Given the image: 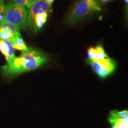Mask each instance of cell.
I'll return each instance as SVG.
<instances>
[{
    "instance_id": "7",
    "label": "cell",
    "mask_w": 128,
    "mask_h": 128,
    "mask_svg": "<svg viewBox=\"0 0 128 128\" xmlns=\"http://www.w3.org/2000/svg\"><path fill=\"white\" fill-rule=\"evenodd\" d=\"M108 120L110 124H114L117 128H128V116L124 118L119 117L117 110L110 112Z\"/></svg>"
},
{
    "instance_id": "12",
    "label": "cell",
    "mask_w": 128,
    "mask_h": 128,
    "mask_svg": "<svg viewBox=\"0 0 128 128\" xmlns=\"http://www.w3.org/2000/svg\"><path fill=\"white\" fill-rule=\"evenodd\" d=\"M14 37L8 32L0 30V40L12 41Z\"/></svg>"
},
{
    "instance_id": "2",
    "label": "cell",
    "mask_w": 128,
    "mask_h": 128,
    "mask_svg": "<svg viewBox=\"0 0 128 128\" xmlns=\"http://www.w3.org/2000/svg\"><path fill=\"white\" fill-rule=\"evenodd\" d=\"M101 10L97 0H79L68 14L66 22L70 24L78 23Z\"/></svg>"
},
{
    "instance_id": "18",
    "label": "cell",
    "mask_w": 128,
    "mask_h": 128,
    "mask_svg": "<svg viewBox=\"0 0 128 128\" xmlns=\"http://www.w3.org/2000/svg\"><path fill=\"white\" fill-rule=\"evenodd\" d=\"M4 0H0V6L4 4Z\"/></svg>"
},
{
    "instance_id": "1",
    "label": "cell",
    "mask_w": 128,
    "mask_h": 128,
    "mask_svg": "<svg viewBox=\"0 0 128 128\" xmlns=\"http://www.w3.org/2000/svg\"><path fill=\"white\" fill-rule=\"evenodd\" d=\"M48 61L46 55L32 48L22 52L19 56L15 58L1 67L4 75L12 76L14 75L37 68Z\"/></svg>"
},
{
    "instance_id": "17",
    "label": "cell",
    "mask_w": 128,
    "mask_h": 128,
    "mask_svg": "<svg viewBox=\"0 0 128 128\" xmlns=\"http://www.w3.org/2000/svg\"><path fill=\"white\" fill-rule=\"evenodd\" d=\"M101 2H102V4H106L108 2H109L111 0H100Z\"/></svg>"
},
{
    "instance_id": "10",
    "label": "cell",
    "mask_w": 128,
    "mask_h": 128,
    "mask_svg": "<svg viewBox=\"0 0 128 128\" xmlns=\"http://www.w3.org/2000/svg\"><path fill=\"white\" fill-rule=\"evenodd\" d=\"M11 42L13 45L14 49L17 50L24 52L28 50L29 48L26 45L25 41H24L23 38L21 37V35L14 37Z\"/></svg>"
},
{
    "instance_id": "5",
    "label": "cell",
    "mask_w": 128,
    "mask_h": 128,
    "mask_svg": "<svg viewBox=\"0 0 128 128\" xmlns=\"http://www.w3.org/2000/svg\"><path fill=\"white\" fill-rule=\"evenodd\" d=\"M52 5L49 4L46 0H37L28 12L26 26L30 28L35 16L43 12L50 13Z\"/></svg>"
},
{
    "instance_id": "15",
    "label": "cell",
    "mask_w": 128,
    "mask_h": 128,
    "mask_svg": "<svg viewBox=\"0 0 128 128\" xmlns=\"http://www.w3.org/2000/svg\"><path fill=\"white\" fill-rule=\"evenodd\" d=\"M5 10V6L4 4L0 6V23L4 18Z\"/></svg>"
},
{
    "instance_id": "8",
    "label": "cell",
    "mask_w": 128,
    "mask_h": 128,
    "mask_svg": "<svg viewBox=\"0 0 128 128\" xmlns=\"http://www.w3.org/2000/svg\"><path fill=\"white\" fill-rule=\"evenodd\" d=\"M48 12H43L38 14L36 15L33 20L32 24L30 28L32 29L34 32H37L39 31L44 24L46 23L48 16Z\"/></svg>"
},
{
    "instance_id": "16",
    "label": "cell",
    "mask_w": 128,
    "mask_h": 128,
    "mask_svg": "<svg viewBox=\"0 0 128 128\" xmlns=\"http://www.w3.org/2000/svg\"><path fill=\"white\" fill-rule=\"evenodd\" d=\"M27 0L26 7L28 9H30L32 5L36 2L37 0Z\"/></svg>"
},
{
    "instance_id": "3",
    "label": "cell",
    "mask_w": 128,
    "mask_h": 128,
    "mask_svg": "<svg viewBox=\"0 0 128 128\" xmlns=\"http://www.w3.org/2000/svg\"><path fill=\"white\" fill-rule=\"evenodd\" d=\"M28 12L24 6L9 4L5 6L4 20L20 29L23 28L26 26Z\"/></svg>"
},
{
    "instance_id": "6",
    "label": "cell",
    "mask_w": 128,
    "mask_h": 128,
    "mask_svg": "<svg viewBox=\"0 0 128 128\" xmlns=\"http://www.w3.org/2000/svg\"><path fill=\"white\" fill-rule=\"evenodd\" d=\"M14 50L11 41L0 40V51L4 56L7 63L15 58Z\"/></svg>"
},
{
    "instance_id": "11",
    "label": "cell",
    "mask_w": 128,
    "mask_h": 128,
    "mask_svg": "<svg viewBox=\"0 0 128 128\" xmlns=\"http://www.w3.org/2000/svg\"><path fill=\"white\" fill-rule=\"evenodd\" d=\"M95 48L96 50V52L94 55V56L92 60H102V59L109 57L105 53L103 46L101 45H99L96 46Z\"/></svg>"
},
{
    "instance_id": "13",
    "label": "cell",
    "mask_w": 128,
    "mask_h": 128,
    "mask_svg": "<svg viewBox=\"0 0 128 128\" xmlns=\"http://www.w3.org/2000/svg\"><path fill=\"white\" fill-rule=\"evenodd\" d=\"M96 50L95 48L94 47H90L89 48L87 51V56L88 58V60H92L94 55L96 53Z\"/></svg>"
},
{
    "instance_id": "19",
    "label": "cell",
    "mask_w": 128,
    "mask_h": 128,
    "mask_svg": "<svg viewBox=\"0 0 128 128\" xmlns=\"http://www.w3.org/2000/svg\"><path fill=\"white\" fill-rule=\"evenodd\" d=\"M124 1H125V2H126V4H128V0H124Z\"/></svg>"
},
{
    "instance_id": "14",
    "label": "cell",
    "mask_w": 128,
    "mask_h": 128,
    "mask_svg": "<svg viewBox=\"0 0 128 128\" xmlns=\"http://www.w3.org/2000/svg\"><path fill=\"white\" fill-rule=\"evenodd\" d=\"M10 4H16L23 5L26 7L27 0H9Z\"/></svg>"
},
{
    "instance_id": "4",
    "label": "cell",
    "mask_w": 128,
    "mask_h": 128,
    "mask_svg": "<svg viewBox=\"0 0 128 128\" xmlns=\"http://www.w3.org/2000/svg\"><path fill=\"white\" fill-rule=\"evenodd\" d=\"M88 63L99 76L105 78L112 73L115 68L114 61L109 57L99 60H88Z\"/></svg>"
},
{
    "instance_id": "9",
    "label": "cell",
    "mask_w": 128,
    "mask_h": 128,
    "mask_svg": "<svg viewBox=\"0 0 128 128\" xmlns=\"http://www.w3.org/2000/svg\"><path fill=\"white\" fill-rule=\"evenodd\" d=\"M0 30L9 33L14 38L20 35V28L4 20L0 23Z\"/></svg>"
}]
</instances>
